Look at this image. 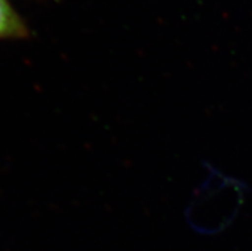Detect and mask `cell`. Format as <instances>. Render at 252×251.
<instances>
[{
  "instance_id": "obj_1",
  "label": "cell",
  "mask_w": 252,
  "mask_h": 251,
  "mask_svg": "<svg viewBox=\"0 0 252 251\" xmlns=\"http://www.w3.org/2000/svg\"><path fill=\"white\" fill-rule=\"evenodd\" d=\"M27 35L29 30L9 0H0V40L21 38Z\"/></svg>"
}]
</instances>
